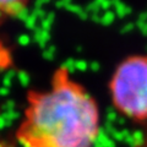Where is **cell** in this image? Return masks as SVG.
I'll list each match as a JSON object with an SVG mask.
<instances>
[{
	"label": "cell",
	"mask_w": 147,
	"mask_h": 147,
	"mask_svg": "<svg viewBox=\"0 0 147 147\" xmlns=\"http://www.w3.org/2000/svg\"><path fill=\"white\" fill-rule=\"evenodd\" d=\"M30 1L31 0H0V25L24 12Z\"/></svg>",
	"instance_id": "3"
},
{
	"label": "cell",
	"mask_w": 147,
	"mask_h": 147,
	"mask_svg": "<svg viewBox=\"0 0 147 147\" xmlns=\"http://www.w3.org/2000/svg\"><path fill=\"white\" fill-rule=\"evenodd\" d=\"M100 132L96 98L65 67L44 90H32L16 131L22 147H92Z\"/></svg>",
	"instance_id": "1"
},
{
	"label": "cell",
	"mask_w": 147,
	"mask_h": 147,
	"mask_svg": "<svg viewBox=\"0 0 147 147\" xmlns=\"http://www.w3.org/2000/svg\"><path fill=\"white\" fill-rule=\"evenodd\" d=\"M110 99L119 113L135 123H147V54L118 64L109 81Z\"/></svg>",
	"instance_id": "2"
}]
</instances>
